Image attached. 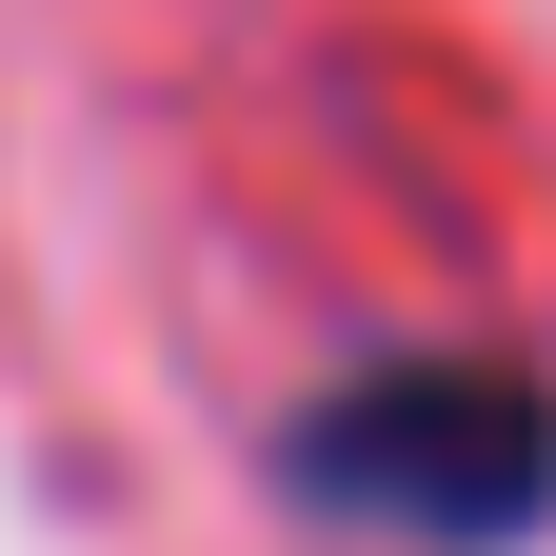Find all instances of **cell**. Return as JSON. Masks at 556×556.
Returning <instances> with one entry per match:
<instances>
[{
    "mask_svg": "<svg viewBox=\"0 0 556 556\" xmlns=\"http://www.w3.org/2000/svg\"><path fill=\"white\" fill-rule=\"evenodd\" d=\"M278 497L358 517L397 556H517L556 517V378L477 358V338H417V358H358L278 417Z\"/></svg>",
    "mask_w": 556,
    "mask_h": 556,
    "instance_id": "1",
    "label": "cell"
}]
</instances>
